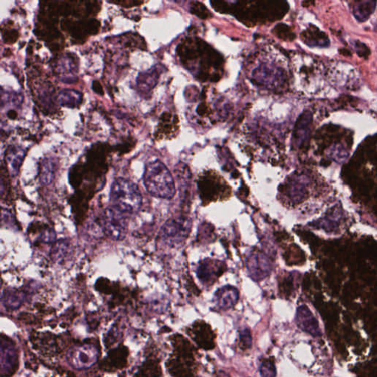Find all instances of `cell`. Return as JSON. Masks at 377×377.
I'll use <instances>...</instances> for the list:
<instances>
[{
    "instance_id": "obj_1",
    "label": "cell",
    "mask_w": 377,
    "mask_h": 377,
    "mask_svg": "<svg viewBox=\"0 0 377 377\" xmlns=\"http://www.w3.org/2000/svg\"><path fill=\"white\" fill-rule=\"evenodd\" d=\"M143 181L147 192L158 199H172L176 193L172 174L166 165L158 160L147 164Z\"/></svg>"
},
{
    "instance_id": "obj_2",
    "label": "cell",
    "mask_w": 377,
    "mask_h": 377,
    "mask_svg": "<svg viewBox=\"0 0 377 377\" xmlns=\"http://www.w3.org/2000/svg\"><path fill=\"white\" fill-rule=\"evenodd\" d=\"M111 206L129 215L140 210L142 196L136 183L119 177L114 180L111 186Z\"/></svg>"
},
{
    "instance_id": "obj_3",
    "label": "cell",
    "mask_w": 377,
    "mask_h": 377,
    "mask_svg": "<svg viewBox=\"0 0 377 377\" xmlns=\"http://www.w3.org/2000/svg\"><path fill=\"white\" fill-rule=\"evenodd\" d=\"M102 224L108 237L116 241H121L128 233V215L110 206L103 213Z\"/></svg>"
},
{
    "instance_id": "obj_4",
    "label": "cell",
    "mask_w": 377,
    "mask_h": 377,
    "mask_svg": "<svg viewBox=\"0 0 377 377\" xmlns=\"http://www.w3.org/2000/svg\"><path fill=\"white\" fill-rule=\"evenodd\" d=\"M247 268L250 276L255 281L265 279L271 270L268 257L258 252L254 253L248 257Z\"/></svg>"
},
{
    "instance_id": "obj_5",
    "label": "cell",
    "mask_w": 377,
    "mask_h": 377,
    "mask_svg": "<svg viewBox=\"0 0 377 377\" xmlns=\"http://www.w3.org/2000/svg\"><path fill=\"white\" fill-rule=\"evenodd\" d=\"M187 234L186 222L180 220H170L167 221L161 229V235L163 240L169 244L180 243Z\"/></svg>"
},
{
    "instance_id": "obj_6",
    "label": "cell",
    "mask_w": 377,
    "mask_h": 377,
    "mask_svg": "<svg viewBox=\"0 0 377 377\" xmlns=\"http://www.w3.org/2000/svg\"><path fill=\"white\" fill-rule=\"evenodd\" d=\"M54 71L58 78L64 83H70L77 80L76 61L70 55L61 56L55 64Z\"/></svg>"
},
{
    "instance_id": "obj_7",
    "label": "cell",
    "mask_w": 377,
    "mask_h": 377,
    "mask_svg": "<svg viewBox=\"0 0 377 377\" xmlns=\"http://www.w3.org/2000/svg\"><path fill=\"white\" fill-rule=\"evenodd\" d=\"M215 304L220 309L224 310L231 309L238 301V290L232 286H225L215 293Z\"/></svg>"
},
{
    "instance_id": "obj_8",
    "label": "cell",
    "mask_w": 377,
    "mask_h": 377,
    "mask_svg": "<svg viewBox=\"0 0 377 377\" xmlns=\"http://www.w3.org/2000/svg\"><path fill=\"white\" fill-rule=\"evenodd\" d=\"M161 70L158 67H154L152 70L142 72L136 79V86L138 90L142 94H148L152 89L156 86L159 78Z\"/></svg>"
},
{
    "instance_id": "obj_9",
    "label": "cell",
    "mask_w": 377,
    "mask_h": 377,
    "mask_svg": "<svg viewBox=\"0 0 377 377\" xmlns=\"http://www.w3.org/2000/svg\"><path fill=\"white\" fill-rule=\"evenodd\" d=\"M24 157L25 151L20 147H10L8 149L6 153V161L12 176H16L18 173Z\"/></svg>"
},
{
    "instance_id": "obj_10",
    "label": "cell",
    "mask_w": 377,
    "mask_h": 377,
    "mask_svg": "<svg viewBox=\"0 0 377 377\" xmlns=\"http://www.w3.org/2000/svg\"><path fill=\"white\" fill-rule=\"evenodd\" d=\"M60 105L68 108H76L82 102V94L74 89H64L59 95Z\"/></svg>"
},
{
    "instance_id": "obj_11",
    "label": "cell",
    "mask_w": 377,
    "mask_h": 377,
    "mask_svg": "<svg viewBox=\"0 0 377 377\" xmlns=\"http://www.w3.org/2000/svg\"><path fill=\"white\" fill-rule=\"evenodd\" d=\"M376 3L374 1H361L353 7V15L355 18L363 23L368 20L376 9Z\"/></svg>"
},
{
    "instance_id": "obj_12",
    "label": "cell",
    "mask_w": 377,
    "mask_h": 377,
    "mask_svg": "<svg viewBox=\"0 0 377 377\" xmlns=\"http://www.w3.org/2000/svg\"><path fill=\"white\" fill-rule=\"evenodd\" d=\"M297 323L298 326L304 331L315 334L317 331V325L314 323L313 317L310 314V312L307 310L305 307H301L298 309L297 312Z\"/></svg>"
},
{
    "instance_id": "obj_13",
    "label": "cell",
    "mask_w": 377,
    "mask_h": 377,
    "mask_svg": "<svg viewBox=\"0 0 377 377\" xmlns=\"http://www.w3.org/2000/svg\"><path fill=\"white\" fill-rule=\"evenodd\" d=\"M56 170V164L53 160L49 159V158L44 160L41 164L40 175H39L42 183L45 185L50 184L54 178Z\"/></svg>"
},
{
    "instance_id": "obj_14",
    "label": "cell",
    "mask_w": 377,
    "mask_h": 377,
    "mask_svg": "<svg viewBox=\"0 0 377 377\" xmlns=\"http://www.w3.org/2000/svg\"><path fill=\"white\" fill-rule=\"evenodd\" d=\"M125 348V347H124ZM119 348L117 350H114L111 353H109V356L107 358L106 362H107V367H116V368H120V367H123L125 365V361L126 360L127 356H128V353H125V348Z\"/></svg>"
},
{
    "instance_id": "obj_15",
    "label": "cell",
    "mask_w": 377,
    "mask_h": 377,
    "mask_svg": "<svg viewBox=\"0 0 377 377\" xmlns=\"http://www.w3.org/2000/svg\"><path fill=\"white\" fill-rule=\"evenodd\" d=\"M311 122V116L309 114H304L302 117L300 118L297 123L296 129L295 132V139L297 142H301L303 139H306L307 135L309 125Z\"/></svg>"
},
{
    "instance_id": "obj_16",
    "label": "cell",
    "mask_w": 377,
    "mask_h": 377,
    "mask_svg": "<svg viewBox=\"0 0 377 377\" xmlns=\"http://www.w3.org/2000/svg\"><path fill=\"white\" fill-rule=\"evenodd\" d=\"M259 374L261 377H276V367L274 364L271 361H264L259 367Z\"/></svg>"
},
{
    "instance_id": "obj_17",
    "label": "cell",
    "mask_w": 377,
    "mask_h": 377,
    "mask_svg": "<svg viewBox=\"0 0 377 377\" xmlns=\"http://www.w3.org/2000/svg\"><path fill=\"white\" fill-rule=\"evenodd\" d=\"M240 345L243 349H248L252 345V337L249 330L244 329L240 333Z\"/></svg>"
}]
</instances>
